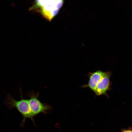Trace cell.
Wrapping results in <instances>:
<instances>
[{
	"label": "cell",
	"mask_w": 132,
	"mask_h": 132,
	"mask_svg": "<svg viewBox=\"0 0 132 132\" xmlns=\"http://www.w3.org/2000/svg\"></svg>",
	"instance_id": "ba28073f"
},
{
	"label": "cell",
	"mask_w": 132,
	"mask_h": 132,
	"mask_svg": "<svg viewBox=\"0 0 132 132\" xmlns=\"http://www.w3.org/2000/svg\"><path fill=\"white\" fill-rule=\"evenodd\" d=\"M55 0H35V5L34 8H40L43 6L48 4Z\"/></svg>",
	"instance_id": "8992f818"
},
{
	"label": "cell",
	"mask_w": 132,
	"mask_h": 132,
	"mask_svg": "<svg viewBox=\"0 0 132 132\" xmlns=\"http://www.w3.org/2000/svg\"><path fill=\"white\" fill-rule=\"evenodd\" d=\"M110 73L106 72L104 76L97 84L95 92L97 95L105 94L109 90Z\"/></svg>",
	"instance_id": "277c9868"
},
{
	"label": "cell",
	"mask_w": 132,
	"mask_h": 132,
	"mask_svg": "<svg viewBox=\"0 0 132 132\" xmlns=\"http://www.w3.org/2000/svg\"><path fill=\"white\" fill-rule=\"evenodd\" d=\"M21 93V99L19 101L15 99L10 94L8 93L5 98L4 104L10 109L16 108L23 117V122L27 118H30L33 120L34 116L31 111L29 99H23L22 92Z\"/></svg>",
	"instance_id": "6da1fadb"
},
{
	"label": "cell",
	"mask_w": 132,
	"mask_h": 132,
	"mask_svg": "<svg viewBox=\"0 0 132 132\" xmlns=\"http://www.w3.org/2000/svg\"><path fill=\"white\" fill-rule=\"evenodd\" d=\"M124 132H132V131L130 130L125 131Z\"/></svg>",
	"instance_id": "52a82bcc"
},
{
	"label": "cell",
	"mask_w": 132,
	"mask_h": 132,
	"mask_svg": "<svg viewBox=\"0 0 132 132\" xmlns=\"http://www.w3.org/2000/svg\"><path fill=\"white\" fill-rule=\"evenodd\" d=\"M105 72L100 71L93 73L90 77L88 84L87 85L94 92L99 82L103 77Z\"/></svg>",
	"instance_id": "5b68a950"
},
{
	"label": "cell",
	"mask_w": 132,
	"mask_h": 132,
	"mask_svg": "<svg viewBox=\"0 0 132 132\" xmlns=\"http://www.w3.org/2000/svg\"><path fill=\"white\" fill-rule=\"evenodd\" d=\"M63 3V0H55L40 8V12L45 19L48 21H51L57 14Z\"/></svg>",
	"instance_id": "3957f363"
},
{
	"label": "cell",
	"mask_w": 132,
	"mask_h": 132,
	"mask_svg": "<svg viewBox=\"0 0 132 132\" xmlns=\"http://www.w3.org/2000/svg\"><path fill=\"white\" fill-rule=\"evenodd\" d=\"M39 93L36 94L33 91L27 94V96L30 99L29 105L31 111L34 116L41 112L46 113L51 108L50 106L46 103H43L39 100L38 97Z\"/></svg>",
	"instance_id": "7a4b0ae2"
}]
</instances>
